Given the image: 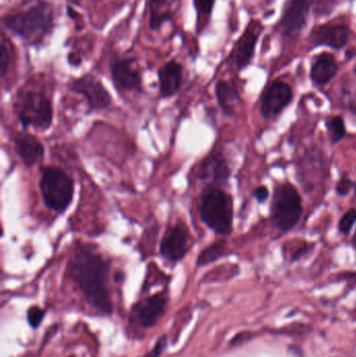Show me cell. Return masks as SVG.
Returning a JSON list of instances; mask_svg holds the SVG:
<instances>
[{"instance_id": "obj_31", "label": "cell", "mask_w": 356, "mask_h": 357, "mask_svg": "<svg viewBox=\"0 0 356 357\" xmlns=\"http://www.w3.org/2000/svg\"><path fill=\"white\" fill-rule=\"evenodd\" d=\"M167 337H161L160 340H158V343H157L156 346H155L154 350H153V351L146 357H158L161 354H162L165 346H167Z\"/></svg>"}, {"instance_id": "obj_10", "label": "cell", "mask_w": 356, "mask_h": 357, "mask_svg": "<svg viewBox=\"0 0 356 357\" xmlns=\"http://www.w3.org/2000/svg\"><path fill=\"white\" fill-rule=\"evenodd\" d=\"M70 89L75 93L83 96L87 100L89 108L93 111L105 110L112 102V96L104 84L90 73L73 79L70 84Z\"/></svg>"}, {"instance_id": "obj_20", "label": "cell", "mask_w": 356, "mask_h": 357, "mask_svg": "<svg viewBox=\"0 0 356 357\" xmlns=\"http://www.w3.org/2000/svg\"><path fill=\"white\" fill-rule=\"evenodd\" d=\"M181 4L182 0H150V29L159 31L164 23L173 20Z\"/></svg>"}, {"instance_id": "obj_35", "label": "cell", "mask_w": 356, "mask_h": 357, "mask_svg": "<svg viewBox=\"0 0 356 357\" xmlns=\"http://www.w3.org/2000/svg\"><path fill=\"white\" fill-rule=\"evenodd\" d=\"M351 245H353V249L356 251V231L355 235H353V241H351Z\"/></svg>"}, {"instance_id": "obj_16", "label": "cell", "mask_w": 356, "mask_h": 357, "mask_svg": "<svg viewBox=\"0 0 356 357\" xmlns=\"http://www.w3.org/2000/svg\"><path fill=\"white\" fill-rule=\"evenodd\" d=\"M198 176L200 180L211 184L223 185L231 177V169L223 153L215 151L203 159L199 167Z\"/></svg>"}, {"instance_id": "obj_25", "label": "cell", "mask_w": 356, "mask_h": 357, "mask_svg": "<svg viewBox=\"0 0 356 357\" xmlns=\"http://www.w3.org/2000/svg\"><path fill=\"white\" fill-rule=\"evenodd\" d=\"M356 224V209L351 208L343 214L338 222V231L343 236H348L353 232Z\"/></svg>"}, {"instance_id": "obj_24", "label": "cell", "mask_w": 356, "mask_h": 357, "mask_svg": "<svg viewBox=\"0 0 356 357\" xmlns=\"http://www.w3.org/2000/svg\"><path fill=\"white\" fill-rule=\"evenodd\" d=\"M14 61V52H13L12 45L8 40L6 39V36L2 35L1 38V52H0V73L1 77H6L12 66Z\"/></svg>"}, {"instance_id": "obj_32", "label": "cell", "mask_w": 356, "mask_h": 357, "mask_svg": "<svg viewBox=\"0 0 356 357\" xmlns=\"http://www.w3.org/2000/svg\"><path fill=\"white\" fill-rule=\"evenodd\" d=\"M68 63L72 66H79L82 63V56L77 52H70L68 54Z\"/></svg>"}, {"instance_id": "obj_26", "label": "cell", "mask_w": 356, "mask_h": 357, "mask_svg": "<svg viewBox=\"0 0 356 357\" xmlns=\"http://www.w3.org/2000/svg\"><path fill=\"white\" fill-rule=\"evenodd\" d=\"M355 189H356V182L349 177L347 174L341 176V178L336 182V187H334L336 195L340 197H348L351 191L355 190Z\"/></svg>"}, {"instance_id": "obj_2", "label": "cell", "mask_w": 356, "mask_h": 357, "mask_svg": "<svg viewBox=\"0 0 356 357\" xmlns=\"http://www.w3.org/2000/svg\"><path fill=\"white\" fill-rule=\"evenodd\" d=\"M54 13L52 4L37 0L31 6L6 15L2 19L4 27L13 35L29 42L31 45L41 43L54 27Z\"/></svg>"}, {"instance_id": "obj_13", "label": "cell", "mask_w": 356, "mask_h": 357, "mask_svg": "<svg viewBox=\"0 0 356 357\" xmlns=\"http://www.w3.org/2000/svg\"><path fill=\"white\" fill-rule=\"evenodd\" d=\"M351 37V29L346 24H323L316 27L309 35L314 47H328L342 50Z\"/></svg>"}, {"instance_id": "obj_37", "label": "cell", "mask_w": 356, "mask_h": 357, "mask_svg": "<svg viewBox=\"0 0 356 357\" xmlns=\"http://www.w3.org/2000/svg\"><path fill=\"white\" fill-rule=\"evenodd\" d=\"M96 1H100V0H96Z\"/></svg>"}, {"instance_id": "obj_19", "label": "cell", "mask_w": 356, "mask_h": 357, "mask_svg": "<svg viewBox=\"0 0 356 357\" xmlns=\"http://www.w3.org/2000/svg\"><path fill=\"white\" fill-rule=\"evenodd\" d=\"M158 79L161 98H171L181 88L183 67L177 61H169L159 69Z\"/></svg>"}, {"instance_id": "obj_29", "label": "cell", "mask_w": 356, "mask_h": 357, "mask_svg": "<svg viewBox=\"0 0 356 357\" xmlns=\"http://www.w3.org/2000/svg\"><path fill=\"white\" fill-rule=\"evenodd\" d=\"M44 310H42L41 308L35 307L29 308V312H27V319H29V324H31V327L33 328H37L39 326L40 323L43 320L44 317Z\"/></svg>"}, {"instance_id": "obj_8", "label": "cell", "mask_w": 356, "mask_h": 357, "mask_svg": "<svg viewBox=\"0 0 356 357\" xmlns=\"http://www.w3.org/2000/svg\"><path fill=\"white\" fill-rule=\"evenodd\" d=\"M316 0H286L277 31L286 39L300 35L309 22V14Z\"/></svg>"}, {"instance_id": "obj_7", "label": "cell", "mask_w": 356, "mask_h": 357, "mask_svg": "<svg viewBox=\"0 0 356 357\" xmlns=\"http://www.w3.org/2000/svg\"><path fill=\"white\" fill-rule=\"evenodd\" d=\"M330 175L328 161L317 146L305 150L296 165V176L305 192L311 193L319 188Z\"/></svg>"}, {"instance_id": "obj_18", "label": "cell", "mask_w": 356, "mask_h": 357, "mask_svg": "<svg viewBox=\"0 0 356 357\" xmlns=\"http://www.w3.org/2000/svg\"><path fill=\"white\" fill-rule=\"evenodd\" d=\"M339 67L336 56L330 52H322L314 59L309 70L311 83L316 87L328 85L338 75Z\"/></svg>"}, {"instance_id": "obj_30", "label": "cell", "mask_w": 356, "mask_h": 357, "mask_svg": "<svg viewBox=\"0 0 356 357\" xmlns=\"http://www.w3.org/2000/svg\"><path fill=\"white\" fill-rule=\"evenodd\" d=\"M253 197L258 202L259 204H265L268 199H270V190L265 185H261V186L255 188L253 191Z\"/></svg>"}, {"instance_id": "obj_15", "label": "cell", "mask_w": 356, "mask_h": 357, "mask_svg": "<svg viewBox=\"0 0 356 357\" xmlns=\"http://www.w3.org/2000/svg\"><path fill=\"white\" fill-rule=\"evenodd\" d=\"M167 300L164 294H157L146 298L133 306V319L139 326L150 328L155 326L167 310Z\"/></svg>"}, {"instance_id": "obj_36", "label": "cell", "mask_w": 356, "mask_h": 357, "mask_svg": "<svg viewBox=\"0 0 356 357\" xmlns=\"http://www.w3.org/2000/svg\"><path fill=\"white\" fill-rule=\"evenodd\" d=\"M353 73H355V75H356V65H355V69H353Z\"/></svg>"}, {"instance_id": "obj_23", "label": "cell", "mask_w": 356, "mask_h": 357, "mask_svg": "<svg viewBox=\"0 0 356 357\" xmlns=\"http://www.w3.org/2000/svg\"><path fill=\"white\" fill-rule=\"evenodd\" d=\"M325 128L332 146L338 144L347 136L346 123L341 115L328 117L325 121Z\"/></svg>"}, {"instance_id": "obj_27", "label": "cell", "mask_w": 356, "mask_h": 357, "mask_svg": "<svg viewBox=\"0 0 356 357\" xmlns=\"http://www.w3.org/2000/svg\"><path fill=\"white\" fill-rule=\"evenodd\" d=\"M316 243H309V241H303L297 250L293 251V253L291 254L290 262L291 264H295V262L300 261L303 258L307 257L309 254L313 253L314 250H315Z\"/></svg>"}, {"instance_id": "obj_9", "label": "cell", "mask_w": 356, "mask_h": 357, "mask_svg": "<svg viewBox=\"0 0 356 357\" xmlns=\"http://www.w3.org/2000/svg\"><path fill=\"white\" fill-rule=\"evenodd\" d=\"M294 100L292 86L282 79H276L265 90L261 102V115L265 121L279 116Z\"/></svg>"}, {"instance_id": "obj_21", "label": "cell", "mask_w": 356, "mask_h": 357, "mask_svg": "<svg viewBox=\"0 0 356 357\" xmlns=\"http://www.w3.org/2000/svg\"><path fill=\"white\" fill-rule=\"evenodd\" d=\"M215 96L217 104L226 116L235 114L238 107L242 104V98L235 84L231 81H219L215 86Z\"/></svg>"}, {"instance_id": "obj_1", "label": "cell", "mask_w": 356, "mask_h": 357, "mask_svg": "<svg viewBox=\"0 0 356 357\" xmlns=\"http://www.w3.org/2000/svg\"><path fill=\"white\" fill-rule=\"evenodd\" d=\"M110 264L91 247H79L69 262L68 273L90 305L105 314L112 312L108 279Z\"/></svg>"}, {"instance_id": "obj_28", "label": "cell", "mask_w": 356, "mask_h": 357, "mask_svg": "<svg viewBox=\"0 0 356 357\" xmlns=\"http://www.w3.org/2000/svg\"><path fill=\"white\" fill-rule=\"evenodd\" d=\"M215 3V0H194V6L199 17H210Z\"/></svg>"}, {"instance_id": "obj_11", "label": "cell", "mask_w": 356, "mask_h": 357, "mask_svg": "<svg viewBox=\"0 0 356 357\" xmlns=\"http://www.w3.org/2000/svg\"><path fill=\"white\" fill-rule=\"evenodd\" d=\"M263 29V24L259 21H251L242 35L238 38L229 56L232 65L238 70H244L252 62L255 56V48Z\"/></svg>"}, {"instance_id": "obj_14", "label": "cell", "mask_w": 356, "mask_h": 357, "mask_svg": "<svg viewBox=\"0 0 356 357\" xmlns=\"http://www.w3.org/2000/svg\"><path fill=\"white\" fill-rule=\"evenodd\" d=\"M110 73L117 89L127 92L141 90V75L136 67L135 59H116L111 63Z\"/></svg>"}, {"instance_id": "obj_34", "label": "cell", "mask_w": 356, "mask_h": 357, "mask_svg": "<svg viewBox=\"0 0 356 357\" xmlns=\"http://www.w3.org/2000/svg\"><path fill=\"white\" fill-rule=\"evenodd\" d=\"M356 52L353 50H349L346 52V59L348 58V60H351V59L355 58Z\"/></svg>"}, {"instance_id": "obj_22", "label": "cell", "mask_w": 356, "mask_h": 357, "mask_svg": "<svg viewBox=\"0 0 356 357\" xmlns=\"http://www.w3.org/2000/svg\"><path fill=\"white\" fill-rule=\"evenodd\" d=\"M228 254V243L226 239H219L203 250L196 259L198 266H206L221 259Z\"/></svg>"}, {"instance_id": "obj_33", "label": "cell", "mask_w": 356, "mask_h": 357, "mask_svg": "<svg viewBox=\"0 0 356 357\" xmlns=\"http://www.w3.org/2000/svg\"><path fill=\"white\" fill-rule=\"evenodd\" d=\"M348 111L356 117V102H349Z\"/></svg>"}, {"instance_id": "obj_4", "label": "cell", "mask_w": 356, "mask_h": 357, "mask_svg": "<svg viewBox=\"0 0 356 357\" xmlns=\"http://www.w3.org/2000/svg\"><path fill=\"white\" fill-rule=\"evenodd\" d=\"M303 202L298 189L292 183H282L274 189L270 206V220L274 228L290 232L300 222Z\"/></svg>"}, {"instance_id": "obj_12", "label": "cell", "mask_w": 356, "mask_h": 357, "mask_svg": "<svg viewBox=\"0 0 356 357\" xmlns=\"http://www.w3.org/2000/svg\"><path fill=\"white\" fill-rule=\"evenodd\" d=\"M190 233L183 222L169 227L160 243V254L164 259L178 262L189 251Z\"/></svg>"}, {"instance_id": "obj_3", "label": "cell", "mask_w": 356, "mask_h": 357, "mask_svg": "<svg viewBox=\"0 0 356 357\" xmlns=\"http://www.w3.org/2000/svg\"><path fill=\"white\" fill-rule=\"evenodd\" d=\"M200 216L215 234L228 236L233 231V197L219 187L207 189L201 199Z\"/></svg>"}, {"instance_id": "obj_6", "label": "cell", "mask_w": 356, "mask_h": 357, "mask_svg": "<svg viewBox=\"0 0 356 357\" xmlns=\"http://www.w3.org/2000/svg\"><path fill=\"white\" fill-rule=\"evenodd\" d=\"M14 109L24 129L31 127L45 132L52 127L54 108L49 98L41 92L25 91L19 94Z\"/></svg>"}, {"instance_id": "obj_5", "label": "cell", "mask_w": 356, "mask_h": 357, "mask_svg": "<svg viewBox=\"0 0 356 357\" xmlns=\"http://www.w3.org/2000/svg\"><path fill=\"white\" fill-rule=\"evenodd\" d=\"M39 187L46 207L58 213L68 209L75 195V183L62 169L43 167Z\"/></svg>"}, {"instance_id": "obj_17", "label": "cell", "mask_w": 356, "mask_h": 357, "mask_svg": "<svg viewBox=\"0 0 356 357\" xmlns=\"http://www.w3.org/2000/svg\"><path fill=\"white\" fill-rule=\"evenodd\" d=\"M14 144L16 154L23 165L29 169L39 165L43 160L45 148L35 136L22 132L17 134Z\"/></svg>"}]
</instances>
